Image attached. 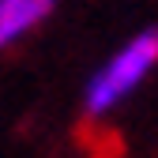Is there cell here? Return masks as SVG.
Segmentation results:
<instances>
[{
    "instance_id": "obj_1",
    "label": "cell",
    "mask_w": 158,
    "mask_h": 158,
    "mask_svg": "<svg viewBox=\"0 0 158 158\" xmlns=\"http://www.w3.org/2000/svg\"><path fill=\"white\" fill-rule=\"evenodd\" d=\"M154 60H158V30H143L139 38H132V42L94 75V83L87 90V109L90 113H106L117 98H124L154 68Z\"/></svg>"
},
{
    "instance_id": "obj_2",
    "label": "cell",
    "mask_w": 158,
    "mask_h": 158,
    "mask_svg": "<svg viewBox=\"0 0 158 158\" xmlns=\"http://www.w3.org/2000/svg\"><path fill=\"white\" fill-rule=\"evenodd\" d=\"M53 8V0H0V49L30 30L38 19Z\"/></svg>"
}]
</instances>
